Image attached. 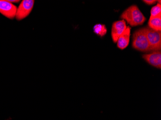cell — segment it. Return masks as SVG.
I'll return each instance as SVG.
<instances>
[{"label":"cell","mask_w":161,"mask_h":120,"mask_svg":"<svg viewBox=\"0 0 161 120\" xmlns=\"http://www.w3.org/2000/svg\"><path fill=\"white\" fill-rule=\"evenodd\" d=\"M131 29V28L129 26H127L126 29L119 37L117 41L118 48L121 50H124L128 46L130 41Z\"/></svg>","instance_id":"cell-8"},{"label":"cell","mask_w":161,"mask_h":120,"mask_svg":"<svg viewBox=\"0 0 161 120\" xmlns=\"http://www.w3.org/2000/svg\"><path fill=\"white\" fill-rule=\"evenodd\" d=\"M143 2L145 3L146 4L150 5L154 4L157 2V1H155V0H143Z\"/></svg>","instance_id":"cell-12"},{"label":"cell","mask_w":161,"mask_h":120,"mask_svg":"<svg viewBox=\"0 0 161 120\" xmlns=\"http://www.w3.org/2000/svg\"><path fill=\"white\" fill-rule=\"evenodd\" d=\"M93 31L95 34L102 37L106 34L107 29L105 25L104 24H97L93 27Z\"/></svg>","instance_id":"cell-10"},{"label":"cell","mask_w":161,"mask_h":120,"mask_svg":"<svg viewBox=\"0 0 161 120\" xmlns=\"http://www.w3.org/2000/svg\"><path fill=\"white\" fill-rule=\"evenodd\" d=\"M126 22L124 20L117 21L113 23L111 35L112 39L114 43L117 42L119 37L126 29Z\"/></svg>","instance_id":"cell-6"},{"label":"cell","mask_w":161,"mask_h":120,"mask_svg":"<svg viewBox=\"0 0 161 120\" xmlns=\"http://www.w3.org/2000/svg\"><path fill=\"white\" fill-rule=\"evenodd\" d=\"M161 16V3H158L157 5L152 7L151 11L150 18H155Z\"/></svg>","instance_id":"cell-11"},{"label":"cell","mask_w":161,"mask_h":120,"mask_svg":"<svg viewBox=\"0 0 161 120\" xmlns=\"http://www.w3.org/2000/svg\"><path fill=\"white\" fill-rule=\"evenodd\" d=\"M9 1L11 3H18L19 2V0H17V1H15V0H14V1Z\"/></svg>","instance_id":"cell-13"},{"label":"cell","mask_w":161,"mask_h":120,"mask_svg":"<svg viewBox=\"0 0 161 120\" xmlns=\"http://www.w3.org/2000/svg\"><path fill=\"white\" fill-rule=\"evenodd\" d=\"M34 4L33 0L22 1L17 8L16 16L17 20L21 21L28 17L33 9Z\"/></svg>","instance_id":"cell-4"},{"label":"cell","mask_w":161,"mask_h":120,"mask_svg":"<svg viewBox=\"0 0 161 120\" xmlns=\"http://www.w3.org/2000/svg\"><path fill=\"white\" fill-rule=\"evenodd\" d=\"M148 27L155 31H161V16L150 18L148 21Z\"/></svg>","instance_id":"cell-9"},{"label":"cell","mask_w":161,"mask_h":120,"mask_svg":"<svg viewBox=\"0 0 161 120\" xmlns=\"http://www.w3.org/2000/svg\"><path fill=\"white\" fill-rule=\"evenodd\" d=\"M145 31L149 41L150 51H160L161 49V31H155L149 27H145Z\"/></svg>","instance_id":"cell-3"},{"label":"cell","mask_w":161,"mask_h":120,"mask_svg":"<svg viewBox=\"0 0 161 120\" xmlns=\"http://www.w3.org/2000/svg\"><path fill=\"white\" fill-rule=\"evenodd\" d=\"M18 7L9 1L0 0V13L8 18H16Z\"/></svg>","instance_id":"cell-5"},{"label":"cell","mask_w":161,"mask_h":120,"mask_svg":"<svg viewBox=\"0 0 161 120\" xmlns=\"http://www.w3.org/2000/svg\"><path fill=\"white\" fill-rule=\"evenodd\" d=\"M120 18L126 20L132 27L143 25L146 20L145 17L136 5L128 7L122 13Z\"/></svg>","instance_id":"cell-1"},{"label":"cell","mask_w":161,"mask_h":120,"mask_svg":"<svg viewBox=\"0 0 161 120\" xmlns=\"http://www.w3.org/2000/svg\"><path fill=\"white\" fill-rule=\"evenodd\" d=\"M143 58L148 64L158 69L161 68V51L153 52L150 54L143 55Z\"/></svg>","instance_id":"cell-7"},{"label":"cell","mask_w":161,"mask_h":120,"mask_svg":"<svg viewBox=\"0 0 161 120\" xmlns=\"http://www.w3.org/2000/svg\"><path fill=\"white\" fill-rule=\"evenodd\" d=\"M132 47L135 49L142 52L151 51L145 28H141L135 31L133 35Z\"/></svg>","instance_id":"cell-2"}]
</instances>
